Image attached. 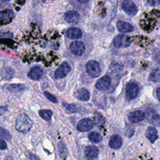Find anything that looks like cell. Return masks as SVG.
<instances>
[{"label": "cell", "instance_id": "7a4b0ae2", "mask_svg": "<svg viewBox=\"0 0 160 160\" xmlns=\"http://www.w3.org/2000/svg\"><path fill=\"white\" fill-rule=\"evenodd\" d=\"M32 121L25 113L19 114L16 121V129L21 132L26 133L32 128Z\"/></svg>", "mask_w": 160, "mask_h": 160}, {"label": "cell", "instance_id": "3957f363", "mask_svg": "<svg viewBox=\"0 0 160 160\" xmlns=\"http://www.w3.org/2000/svg\"><path fill=\"white\" fill-rule=\"evenodd\" d=\"M87 72L92 78L98 77L101 72L99 64L95 61H89L86 66Z\"/></svg>", "mask_w": 160, "mask_h": 160}, {"label": "cell", "instance_id": "d6a6232c", "mask_svg": "<svg viewBox=\"0 0 160 160\" xmlns=\"http://www.w3.org/2000/svg\"><path fill=\"white\" fill-rule=\"evenodd\" d=\"M156 96H157L158 99L160 102V87L158 88L156 90Z\"/></svg>", "mask_w": 160, "mask_h": 160}, {"label": "cell", "instance_id": "603a6c76", "mask_svg": "<svg viewBox=\"0 0 160 160\" xmlns=\"http://www.w3.org/2000/svg\"><path fill=\"white\" fill-rule=\"evenodd\" d=\"M58 150H59V154L60 158L65 159L68 155V151L64 143L62 141H60L58 143Z\"/></svg>", "mask_w": 160, "mask_h": 160}, {"label": "cell", "instance_id": "6da1fadb", "mask_svg": "<svg viewBox=\"0 0 160 160\" xmlns=\"http://www.w3.org/2000/svg\"><path fill=\"white\" fill-rule=\"evenodd\" d=\"M159 16L160 12L157 9H152L148 12H145L144 16L139 21L141 28L147 32L152 31L156 26Z\"/></svg>", "mask_w": 160, "mask_h": 160}, {"label": "cell", "instance_id": "5bb4252c", "mask_svg": "<svg viewBox=\"0 0 160 160\" xmlns=\"http://www.w3.org/2000/svg\"><path fill=\"white\" fill-rule=\"evenodd\" d=\"M122 139L118 134H114L111 136L109 141V146L111 149H118L122 146Z\"/></svg>", "mask_w": 160, "mask_h": 160}, {"label": "cell", "instance_id": "836d02e7", "mask_svg": "<svg viewBox=\"0 0 160 160\" xmlns=\"http://www.w3.org/2000/svg\"><path fill=\"white\" fill-rule=\"evenodd\" d=\"M77 1L81 2V3H86L89 1V0H76Z\"/></svg>", "mask_w": 160, "mask_h": 160}, {"label": "cell", "instance_id": "e575fe53", "mask_svg": "<svg viewBox=\"0 0 160 160\" xmlns=\"http://www.w3.org/2000/svg\"><path fill=\"white\" fill-rule=\"evenodd\" d=\"M1 1H9L10 0H1Z\"/></svg>", "mask_w": 160, "mask_h": 160}, {"label": "cell", "instance_id": "5b68a950", "mask_svg": "<svg viewBox=\"0 0 160 160\" xmlns=\"http://www.w3.org/2000/svg\"><path fill=\"white\" fill-rule=\"evenodd\" d=\"M139 92V88L138 84L134 82L128 84L126 88V96L128 100H132L136 98Z\"/></svg>", "mask_w": 160, "mask_h": 160}, {"label": "cell", "instance_id": "2e32d148", "mask_svg": "<svg viewBox=\"0 0 160 160\" xmlns=\"http://www.w3.org/2000/svg\"><path fill=\"white\" fill-rule=\"evenodd\" d=\"M111 84V79L108 76H104L101 78L96 82V88L99 90H104L108 88Z\"/></svg>", "mask_w": 160, "mask_h": 160}, {"label": "cell", "instance_id": "277c9868", "mask_svg": "<svg viewBox=\"0 0 160 160\" xmlns=\"http://www.w3.org/2000/svg\"><path fill=\"white\" fill-rule=\"evenodd\" d=\"M131 42L130 38L124 34H118L113 39V44L117 48L129 47Z\"/></svg>", "mask_w": 160, "mask_h": 160}, {"label": "cell", "instance_id": "8fae6325", "mask_svg": "<svg viewBox=\"0 0 160 160\" xmlns=\"http://www.w3.org/2000/svg\"><path fill=\"white\" fill-rule=\"evenodd\" d=\"M144 112L140 110L132 111L128 115L129 121L132 123H138L140 121H142L144 119Z\"/></svg>", "mask_w": 160, "mask_h": 160}, {"label": "cell", "instance_id": "d6986e66", "mask_svg": "<svg viewBox=\"0 0 160 160\" xmlns=\"http://www.w3.org/2000/svg\"><path fill=\"white\" fill-rule=\"evenodd\" d=\"M99 153V149L95 146L90 145L86 148L84 150V154L89 159L96 158Z\"/></svg>", "mask_w": 160, "mask_h": 160}, {"label": "cell", "instance_id": "d4e9b609", "mask_svg": "<svg viewBox=\"0 0 160 160\" xmlns=\"http://www.w3.org/2000/svg\"><path fill=\"white\" fill-rule=\"evenodd\" d=\"M89 139L94 143H98L101 141L102 136L101 135L97 132H91L88 135Z\"/></svg>", "mask_w": 160, "mask_h": 160}, {"label": "cell", "instance_id": "e0dca14e", "mask_svg": "<svg viewBox=\"0 0 160 160\" xmlns=\"http://www.w3.org/2000/svg\"><path fill=\"white\" fill-rule=\"evenodd\" d=\"M82 35V31L76 27H72L69 28L66 31V36L72 39H78L81 38Z\"/></svg>", "mask_w": 160, "mask_h": 160}, {"label": "cell", "instance_id": "9c48e42d", "mask_svg": "<svg viewBox=\"0 0 160 160\" xmlns=\"http://www.w3.org/2000/svg\"><path fill=\"white\" fill-rule=\"evenodd\" d=\"M94 126L93 121L89 118H84L79 121L77 129L81 132H86L91 130Z\"/></svg>", "mask_w": 160, "mask_h": 160}, {"label": "cell", "instance_id": "ba28073f", "mask_svg": "<svg viewBox=\"0 0 160 160\" xmlns=\"http://www.w3.org/2000/svg\"><path fill=\"white\" fill-rule=\"evenodd\" d=\"M71 51L75 55L82 56L86 50L85 45L81 41H74L69 46Z\"/></svg>", "mask_w": 160, "mask_h": 160}, {"label": "cell", "instance_id": "7402d4cb", "mask_svg": "<svg viewBox=\"0 0 160 160\" xmlns=\"http://www.w3.org/2000/svg\"><path fill=\"white\" fill-rule=\"evenodd\" d=\"M6 88L12 92H18L24 89V86L21 84H6Z\"/></svg>", "mask_w": 160, "mask_h": 160}, {"label": "cell", "instance_id": "f546056e", "mask_svg": "<svg viewBox=\"0 0 160 160\" xmlns=\"http://www.w3.org/2000/svg\"><path fill=\"white\" fill-rule=\"evenodd\" d=\"M147 2L151 6H156L160 4V0H147Z\"/></svg>", "mask_w": 160, "mask_h": 160}, {"label": "cell", "instance_id": "8992f818", "mask_svg": "<svg viewBox=\"0 0 160 160\" xmlns=\"http://www.w3.org/2000/svg\"><path fill=\"white\" fill-rule=\"evenodd\" d=\"M121 7L124 12L129 16H133L137 12V7L131 0H124L122 1Z\"/></svg>", "mask_w": 160, "mask_h": 160}, {"label": "cell", "instance_id": "ffe728a7", "mask_svg": "<svg viewBox=\"0 0 160 160\" xmlns=\"http://www.w3.org/2000/svg\"><path fill=\"white\" fill-rule=\"evenodd\" d=\"M146 136L150 141L151 143H154L158 138V134L157 130L151 126H149L146 131Z\"/></svg>", "mask_w": 160, "mask_h": 160}, {"label": "cell", "instance_id": "4fadbf2b", "mask_svg": "<svg viewBox=\"0 0 160 160\" xmlns=\"http://www.w3.org/2000/svg\"><path fill=\"white\" fill-rule=\"evenodd\" d=\"M146 115L147 118L151 124L156 126H160V116L156 111L151 109H148Z\"/></svg>", "mask_w": 160, "mask_h": 160}, {"label": "cell", "instance_id": "4dcf8cb0", "mask_svg": "<svg viewBox=\"0 0 160 160\" xmlns=\"http://www.w3.org/2000/svg\"><path fill=\"white\" fill-rule=\"evenodd\" d=\"M7 148L6 142L3 140V139H0V149L4 150Z\"/></svg>", "mask_w": 160, "mask_h": 160}, {"label": "cell", "instance_id": "ac0fdd59", "mask_svg": "<svg viewBox=\"0 0 160 160\" xmlns=\"http://www.w3.org/2000/svg\"><path fill=\"white\" fill-rule=\"evenodd\" d=\"M14 18V13L11 9H6L0 12V21L2 24L9 23Z\"/></svg>", "mask_w": 160, "mask_h": 160}, {"label": "cell", "instance_id": "4316f807", "mask_svg": "<svg viewBox=\"0 0 160 160\" xmlns=\"http://www.w3.org/2000/svg\"><path fill=\"white\" fill-rule=\"evenodd\" d=\"M64 106L68 113H74L79 111V108L75 104H64Z\"/></svg>", "mask_w": 160, "mask_h": 160}, {"label": "cell", "instance_id": "52a82bcc", "mask_svg": "<svg viewBox=\"0 0 160 160\" xmlns=\"http://www.w3.org/2000/svg\"><path fill=\"white\" fill-rule=\"evenodd\" d=\"M71 70V67L66 62H63L55 71L54 78L56 79L64 78L69 73Z\"/></svg>", "mask_w": 160, "mask_h": 160}, {"label": "cell", "instance_id": "f1b7e54d", "mask_svg": "<svg viewBox=\"0 0 160 160\" xmlns=\"http://www.w3.org/2000/svg\"><path fill=\"white\" fill-rule=\"evenodd\" d=\"M44 95L45 96V97L48 99L51 102H53V103H58V100L57 99L53 96L51 94H50L49 92H47V91H45L44 92Z\"/></svg>", "mask_w": 160, "mask_h": 160}, {"label": "cell", "instance_id": "1f68e13d", "mask_svg": "<svg viewBox=\"0 0 160 160\" xmlns=\"http://www.w3.org/2000/svg\"><path fill=\"white\" fill-rule=\"evenodd\" d=\"M8 109V106H0V116L4 114Z\"/></svg>", "mask_w": 160, "mask_h": 160}, {"label": "cell", "instance_id": "7c38bea8", "mask_svg": "<svg viewBox=\"0 0 160 160\" xmlns=\"http://www.w3.org/2000/svg\"><path fill=\"white\" fill-rule=\"evenodd\" d=\"M64 18L68 22L71 24H76L79 21L80 15L77 11L71 10L67 11L64 14Z\"/></svg>", "mask_w": 160, "mask_h": 160}, {"label": "cell", "instance_id": "83f0119b", "mask_svg": "<svg viewBox=\"0 0 160 160\" xmlns=\"http://www.w3.org/2000/svg\"><path fill=\"white\" fill-rule=\"evenodd\" d=\"M149 79L152 81H160V69L158 71H154L152 72L149 77Z\"/></svg>", "mask_w": 160, "mask_h": 160}, {"label": "cell", "instance_id": "30bf717a", "mask_svg": "<svg viewBox=\"0 0 160 160\" xmlns=\"http://www.w3.org/2000/svg\"><path fill=\"white\" fill-rule=\"evenodd\" d=\"M43 74V71L42 69L38 66H34L32 68H31L29 71L28 72V76L31 79L34 81H37L40 79Z\"/></svg>", "mask_w": 160, "mask_h": 160}, {"label": "cell", "instance_id": "cb8c5ba5", "mask_svg": "<svg viewBox=\"0 0 160 160\" xmlns=\"http://www.w3.org/2000/svg\"><path fill=\"white\" fill-rule=\"evenodd\" d=\"M39 114L45 121H50L51 119L52 112L51 111L48 109H41L39 111Z\"/></svg>", "mask_w": 160, "mask_h": 160}, {"label": "cell", "instance_id": "44dd1931", "mask_svg": "<svg viewBox=\"0 0 160 160\" xmlns=\"http://www.w3.org/2000/svg\"><path fill=\"white\" fill-rule=\"evenodd\" d=\"M75 97L80 101H88L90 98V94L86 89L81 88L75 92Z\"/></svg>", "mask_w": 160, "mask_h": 160}, {"label": "cell", "instance_id": "9a60e30c", "mask_svg": "<svg viewBox=\"0 0 160 160\" xmlns=\"http://www.w3.org/2000/svg\"><path fill=\"white\" fill-rule=\"evenodd\" d=\"M116 28L118 30L122 33L130 32L134 29V27L130 23L122 21H118L116 22Z\"/></svg>", "mask_w": 160, "mask_h": 160}, {"label": "cell", "instance_id": "484cf974", "mask_svg": "<svg viewBox=\"0 0 160 160\" xmlns=\"http://www.w3.org/2000/svg\"><path fill=\"white\" fill-rule=\"evenodd\" d=\"M0 139H4L6 140H10L11 136L10 133L5 129L0 126Z\"/></svg>", "mask_w": 160, "mask_h": 160}]
</instances>
